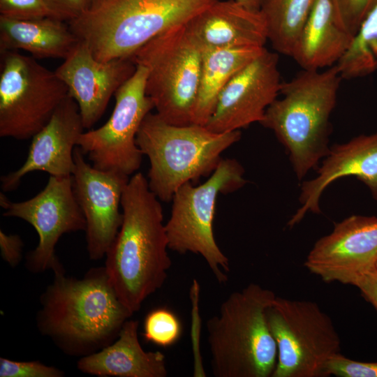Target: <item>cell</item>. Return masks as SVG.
<instances>
[{"mask_svg": "<svg viewBox=\"0 0 377 377\" xmlns=\"http://www.w3.org/2000/svg\"><path fill=\"white\" fill-rule=\"evenodd\" d=\"M63 371L38 361H15L0 357V377H62Z\"/></svg>", "mask_w": 377, "mask_h": 377, "instance_id": "29", "label": "cell"}, {"mask_svg": "<svg viewBox=\"0 0 377 377\" xmlns=\"http://www.w3.org/2000/svg\"><path fill=\"white\" fill-rule=\"evenodd\" d=\"M23 242L18 235H9L0 230V249L2 259L15 267L22 258Z\"/></svg>", "mask_w": 377, "mask_h": 377, "instance_id": "31", "label": "cell"}, {"mask_svg": "<svg viewBox=\"0 0 377 377\" xmlns=\"http://www.w3.org/2000/svg\"><path fill=\"white\" fill-rule=\"evenodd\" d=\"M65 21L52 17L16 20L0 15V52H29L35 58L65 59L79 39Z\"/></svg>", "mask_w": 377, "mask_h": 377, "instance_id": "22", "label": "cell"}, {"mask_svg": "<svg viewBox=\"0 0 377 377\" xmlns=\"http://www.w3.org/2000/svg\"><path fill=\"white\" fill-rule=\"evenodd\" d=\"M241 138V132L215 133L205 126L170 124L156 113L144 119L136 144L150 162L147 182L163 202H170L182 185L210 176L222 153Z\"/></svg>", "mask_w": 377, "mask_h": 377, "instance_id": "6", "label": "cell"}, {"mask_svg": "<svg viewBox=\"0 0 377 377\" xmlns=\"http://www.w3.org/2000/svg\"><path fill=\"white\" fill-rule=\"evenodd\" d=\"M218 0H91L68 21L100 61L130 58L157 35L186 24Z\"/></svg>", "mask_w": 377, "mask_h": 377, "instance_id": "4", "label": "cell"}, {"mask_svg": "<svg viewBox=\"0 0 377 377\" xmlns=\"http://www.w3.org/2000/svg\"><path fill=\"white\" fill-rule=\"evenodd\" d=\"M265 48L244 47L203 50L192 124L206 125L226 85L236 73L261 54Z\"/></svg>", "mask_w": 377, "mask_h": 377, "instance_id": "23", "label": "cell"}, {"mask_svg": "<svg viewBox=\"0 0 377 377\" xmlns=\"http://www.w3.org/2000/svg\"><path fill=\"white\" fill-rule=\"evenodd\" d=\"M73 156V191L86 221L89 257L97 260L105 257L122 223L121 198L130 177L96 168L85 161L77 146Z\"/></svg>", "mask_w": 377, "mask_h": 377, "instance_id": "13", "label": "cell"}, {"mask_svg": "<svg viewBox=\"0 0 377 377\" xmlns=\"http://www.w3.org/2000/svg\"><path fill=\"white\" fill-rule=\"evenodd\" d=\"M36 325L64 353L83 357L100 350L118 337L132 313L119 300L105 267L83 278L54 273L40 297Z\"/></svg>", "mask_w": 377, "mask_h": 377, "instance_id": "2", "label": "cell"}, {"mask_svg": "<svg viewBox=\"0 0 377 377\" xmlns=\"http://www.w3.org/2000/svg\"><path fill=\"white\" fill-rule=\"evenodd\" d=\"M64 17L69 21L82 13L90 5L91 0H47Z\"/></svg>", "mask_w": 377, "mask_h": 377, "instance_id": "33", "label": "cell"}, {"mask_svg": "<svg viewBox=\"0 0 377 377\" xmlns=\"http://www.w3.org/2000/svg\"><path fill=\"white\" fill-rule=\"evenodd\" d=\"M354 37L341 20L333 0H316L291 57L302 69L327 68L341 59Z\"/></svg>", "mask_w": 377, "mask_h": 377, "instance_id": "21", "label": "cell"}, {"mask_svg": "<svg viewBox=\"0 0 377 377\" xmlns=\"http://www.w3.org/2000/svg\"><path fill=\"white\" fill-rule=\"evenodd\" d=\"M336 65L343 79L361 77L377 71V2L361 23L350 48Z\"/></svg>", "mask_w": 377, "mask_h": 377, "instance_id": "25", "label": "cell"}, {"mask_svg": "<svg viewBox=\"0 0 377 377\" xmlns=\"http://www.w3.org/2000/svg\"><path fill=\"white\" fill-rule=\"evenodd\" d=\"M281 84L278 54L265 48L226 85L205 126L225 133L260 123Z\"/></svg>", "mask_w": 377, "mask_h": 377, "instance_id": "14", "label": "cell"}, {"mask_svg": "<svg viewBox=\"0 0 377 377\" xmlns=\"http://www.w3.org/2000/svg\"><path fill=\"white\" fill-rule=\"evenodd\" d=\"M244 174L237 160L223 158L204 183L194 186L188 182L176 191L165 223L169 249L201 256L219 283L228 281L230 266L213 232L217 198L242 188L246 183Z\"/></svg>", "mask_w": 377, "mask_h": 377, "instance_id": "8", "label": "cell"}, {"mask_svg": "<svg viewBox=\"0 0 377 377\" xmlns=\"http://www.w3.org/2000/svg\"><path fill=\"white\" fill-rule=\"evenodd\" d=\"M244 7L253 10L259 11L261 10L264 4L267 0H235Z\"/></svg>", "mask_w": 377, "mask_h": 377, "instance_id": "34", "label": "cell"}, {"mask_svg": "<svg viewBox=\"0 0 377 377\" xmlns=\"http://www.w3.org/2000/svg\"><path fill=\"white\" fill-rule=\"evenodd\" d=\"M143 330V336L147 341L165 348L174 345L182 332L179 318L164 307L155 309L146 316Z\"/></svg>", "mask_w": 377, "mask_h": 377, "instance_id": "26", "label": "cell"}, {"mask_svg": "<svg viewBox=\"0 0 377 377\" xmlns=\"http://www.w3.org/2000/svg\"><path fill=\"white\" fill-rule=\"evenodd\" d=\"M342 79L337 65L325 70L302 69L282 82L281 98L267 108L260 123L285 147L300 180L330 151V117Z\"/></svg>", "mask_w": 377, "mask_h": 377, "instance_id": "3", "label": "cell"}, {"mask_svg": "<svg viewBox=\"0 0 377 377\" xmlns=\"http://www.w3.org/2000/svg\"><path fill=\"white\" fill-rule=\"evenodd\" d=\"M202 55L203 49L182 24L157 35L130 57L147 68L146 94L165 121L192 124Z\"/></svg>", "mask_w": 377, "mask_h": 377, "instance_id": "7", "label": "cell"}, {"mask_svg": "<svg viewBox=\"0 0 377 377\" xmlns=\"http://www.w3.org/2000/svg\"><path fill=\"white\" fill-rule=\"evenodd\" d=\"M323 374L324 377L331 375L338 377H377V362L355 361L339 353L326 362Z\"/></svg>", "mask_w": 377, "mask_h": 377, "instance_id": "28", "label": "cell"}, {"mask_svg": "<svg viewBox=\"0 0 377 377\" xmlns=\"http://www.w3.org/2000/svg\"><path fill=\"white\" fill-rule=\"evenodd\" d=\"M376 266L377 267V263H376Z\"/></svg>", "mask_w": 377, "mask_h": 377, "instance_id": "35", "label": "cell"}, {"mask_svg": "<svg viewBox=\"0 0 377 377\" xmlns=\"http://www.w3.org/2000/svg\"><path fill=\"white\" fill-rule=\"evenodd\" d=\"M377 263V216L352 215L313 245L304 266L327 283L353 285Z\"/></svg>", "mask_w": 377, "mask_h": 377, "instance_id": "15", "label": "cell"}, {"mask_svg": "<svg viewBox=\"0 0 377 377\" xmlns=\"http://www.w3.org/2000/svg\"><path fill=\"white\" fill-rule=\"evenodd\" d=\"M139 322L128 319L117 338L100 350L81 357L77 368L98 376L165 377L168 368L160 351H145L138 339Z\"/></svg>", "mask_w": 377, "mask_h": 377, "instance_id": "20", "label": "cell"}, {"mask_svg": "<svg viewBox=\"0 0 377 377\" xmlns=\"http://www.w3.org/2000/svg\"><path fill=\"white\" fill-rule=\"evenodd\" d=\"M3 216L21 219L36 230L38 244L27 256L26 267L33 273L64 269L55 254V246L66 233L85 230L86 221L73 191L72 177L50 178L44 188L34 197L12 202L0 193Z\"/></svg>", "mask_w": 377, "mask_h": 377, "instance_id": "12", "label": "cell"}, {"mask_svg": "<svg viewBox=\"0 0 377 377\" xmlns=\"http://www.w3.org/2000/svg\"><path fill=\"white\" fill-rule=\"evenodd\" d=\"M0 15L23 20L52 17L66 21L47 0H0Z\"/></svg>", "mask_w": 377, "mask_h": 377, "instance_id": "27", "label": "cell"}, {"mask_svg": "<svg viewBox=\"0 0 377 377\" xmlns=\"http://www.w3.org/2000/svg\"><path fill=\"white\" fill-rule=\"evenodd\" d=\"M204 50L264 47L267 22L260 10H250L235 0H218L186 24Z\"/></svg>", "mask_w": 377, "mask_h": 377, "instance_id": "19", "label": "cell"}, {"mask_svg": "<svg viewBox=\"0 0 377 377\" xmlns=\"http://www.w3.org/2000/svg\"><path fill=\"white\" fill-rule=\"evenodd\" d=\"M147 76V68L137 64L133 75L115 92V105L107 122L80 136L77 146L96 168L128 176L140 168L143 154L136 136L144 119L154 108L146 94Z\"/></svg>", "mask_w": 377, "mask_h": 377, "instance_id": "11", "label": "cell"}, {"mask_svg": "<svg viewBox=\"0 0 377 377\" xmlns=\"http://www.w3.org/2000/svg\"><path fill=\"white\" fill-rule=\"evenodd\" d=\"M78 105L68 95L48 123L31 138L27 158L15 171L1 177V188L16 189L24 176L43 171L54 177L71 176L75 167L74 149L83 131Z\"/></svg>", "mask_w": 377, "mask_h": 377, "instance_id": "17", "label": "cell"}, {"mask_svg": "<svg viewBox=\"0 0 377 377\" xmlns=\"http://www.w3.org/2000/svg\"><path fill=\"white\" fill-rule=\"evenodd\" d=\"M159 200L147 179L134 173L121 198L122 223L105 255L109 280L132 313L163 286L172 265Z\"/></svg>", "mask_w": 377, "mask_h": 377, "instance_id": "1", "label": "cell"}, {"mask_svg": "<svg viewBox=\"0 0 377 377\" xmlns=\"http://www.w3.org/2000/svg\"><path fill=\"white\" fill-rule=\"evenodd\" d=\"M0 136L31 138L68 95L54 71L17 51H1Z\"/></svg>", "mask_w": 377, "mask_h": 377, "instance_id": "10", "label": "cell"}, {"mask_svg": "<svg viewBox=\"0 0 377 377\" xmlns=\"http://www.w3.org/2000/svg\"><path fill=\"white\" fill-rule=\"evenodd\" d=\"M316 0H267L260 11L268 30V40L279 53L291 57Z\"/></svg>", "mask_w": 377, "mask_h": 377, "instance_id": "24", "label": "cell"}, {"mask_svg": "<svg viewBox=\"0 0 377 377\" xmlns=\"http://www.w3.org/2000/svg\"><path fill=\"white\" fill-rule=\"evenodd\" d=\"M317 173L302 184L299 198L302 205L288 221L289 226L298 223L308 212L320 213L322 193L334 181L343 177L353 176L362 182L377 200V131L332 145Z\"/></svg>", "mask_w": 377, "mask_h": 377, "instance_id": "18", "label": "cell"}, {"mask_svg": "<svg viewBox=\"0 0 377 377\" xmlns=\"http://www.w3.org/2000/svg\"><path fill=\"white\" fill-rule=\"evenodd\" d=\"M273 291L249 283L232 293L218 313L207 322L212 373L216 377H269L277 362V347L267 310Z\"/></svg>", "mask_w": 377, "mask_h": 377, "instance_id": "5", "label": "cell"}, {"mask_svg": "<svg viewBox=\"0 0 377 377\" xmlns=\"http://www.w3.org/2000/svg\"><path fill=\"white\" fill-rule=\"evenodd\" d=\"M267 319L277 347L272 377H324L325 364L340 353L341 340L318 304L276 296Z\"/></svg>", "mask_w": 377, "mask_h": 377, "instance_id": "9", "label": "cell"}, {"mask_svg": "<svg viewBox=\"0 0 377 377\" xmlns=\"http://www.w3.org/2000/svg\"><path fill=\"white\" fill-rule=\"evenodd\" d=\"M338 15L355 36L367 13L377 0H333Z\"/></svg>", "mask_w": 377, "mask_h": 377, "instance_id": "30", "label": "cell"}, {"mask_svg": "<svg viewBox=\"0 0 377 377\" xmlns=\"http://www.w3.org/2000/svg\"><path fill=\"white\" fill-rule=\"evenodd\" d=\"M136 70L130 58L100 61L78 41L54 71L77 103L84 128H91L104 113L110 98Z\"/></svg>", "mask_w": 377, "mask_h": 377, "instance_id": "16", "label": "cell"}, {"mask_svg": "<svg viewBox=\"0 0 377 377\" xmlns=\"http://www.w3.org/2000/svg\"><path fill=\"white\" fill-rule=\"evenodd\" d=\"M353 286H356L362 295L377 310V267L360 275Z\"/></svg>", "mask_w": 377, "mask_h": 377, "instance_id": "32", "label": "cell"}]
</instances>
